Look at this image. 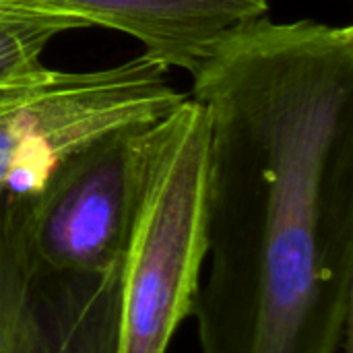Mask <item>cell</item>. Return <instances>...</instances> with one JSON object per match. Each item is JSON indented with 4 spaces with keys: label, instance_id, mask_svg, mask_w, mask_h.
I'll use <instances>...</instances> for the list:
<instances>
[{
    "label": "cell",
    "instance_id": "cell-1",
    "mask_svg": "<svg viewBox=\"0 0 353 353\" xmlns=\"http://www.w3.org/2000/svg\"><path fill=\"white\" fill-rule=\"evenodd\" d=\"M209 116L201 353H339L353 304V56L259 35L192 77Z\"/></svg>",
    "mask_w": 353,
    "mask_h": 353
},
{
    "label": "cell",
    "instance_id": "cell-2",
    "mask_svg": "<svg viewBox=\"0 0 353 353\" xmlns=\"http://www.w3.org/2000/svg\"><path fill=\"white\" fill-rule=\"evenodd\" d=\"M209 116L192 97L149 126L122 261L118 353H168L190 316L207 244Z\"/></svg>",
    "mask_w": 353,
    "mask_h": 353
},
{
    "label": "cell",
    "instance_id": "cell-3",
    "mask_svg": "<svg viewBox=\"0 0 353 353\" xmlns=\"http://www.w3.org/2000/svg\"><path fill=\"white\" fill-rule=\"evenodd\" d=\"M186 97L143 56L89 72L50 70L0 108V199H33L81 145L122 126L155 122Z\"/></svg>",
    "mask_w": 353,
    "mask_h": 353
},
{
    "label": "cell",
    "instance_id": "cell-4",
    "mask_svg": "<svg viewBox=\"0 0 353 353\" xmlns=\"http://www.w3.org/2000/svg\"><path fill=\"white\" fill-rule=\"evenodd\" d=\"M120 312L122 263L99 275L48 265L31 199H0V353H118Z\"/></svg>",
    "mask_w": 353,
    "mask_h": 353
},
{
    "label": "cell",
    "instance_id": "cell-5",
    "mask_svg": "<svg viewBox=\"0 0 353 353\" xmlns=\"http://www.w3.org/2000/svg\"><path fill=\"white\" fill-rule=\"evenodd\" d=\"M151 124L110 130L50 172L31 199V238L48 265L99 275L122 263Z\"/></svg>",
    "mask_w": 353,
    "mask_h": 353
},
{
    "label": "cell",
    "instance_id": "cell-6",
    "mask_svg": "<svg viewBox=\"0 0 353 353\" xmlns=\"http://www.w3.org/2000/svg\"><path fill=\"white\" fill-rule=\"evenodd\" d=\"M60 12L87 27L118 29L143 46L161 70L194 72L236 27L267 17L271 0H10Z\"/></svg>",
    "mask_w": 353,
    "mask_h": 353
},
{
    "label": "cell",
    "instance_id": "cell-7",
    "mask_svg": "<svg viewBox=\"0 0 353 353\" xmlns=\"http://www.w3.org/2000/svg\"><path fill=\"white\" fill-rule=\"evenodd\" d=\"M81 27L87 25L74 17L0 0V89L43 79L52 70L41 62L48 43Z\"/></svg>",
    "mask_w": 353,
    "mask_h": 353
},
{
    "label": "cell",
    "instance_id": "cell-8",
    "mask_svg": "<svg viewBox=\"0 0 353 353\" xmlns=\"http://www.w3.org/2000/svg\"><path fill=\"white\" fill-rule=\"evenodd\" d=\"M31 85V83H29ZM23 87H27V85H21V87H12V89H0V108L4 105V103H8Z\"/></svg>",
    "mask_w": 353,
    "mask_h": 353
}]
</instances>
